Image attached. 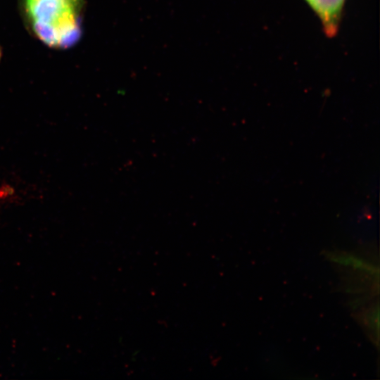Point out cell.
I'll list each match as a JSON object with an SVG mask.
<instances>
[{
  "mask_svg": "<svg viewBox=\"0 0 380 380\" xmlns=\"http://www.w3.org/2000/svg\"><path fill=\"white\" fill-rule=\"evenodd\" d=\"M317 14L329 35L337 30L345 0H305Z\"/></svg>",
  "mask_w": 380,
  "mask_h": 380,
  "instance_id": "2",
  "label": "cell"
},
{
  "mask_svg": "<svg viewBox=\"0 0 380 380\" xmlns=\"http://www.w3.org/2000/svg\"><path fill=\"white\" fill-rule=\"evenodd\" d=\"M27 25L48 46L66 49L82 33V0H20Z\"/></svg>",
  "mask_w": 380,
  "mask_h": 380,
  "instance_id": "1",
  "label": "cell"
}]
</instances>
